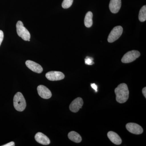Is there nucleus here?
<instances>
[{
  "mask_svg": "<svg viewBox=\"0 0 146 146\" xmlns=\"http://www.w3.org/2000/svg\"><path fill=\"white\" fill-rule=\"evenodd\" d=\"M115 91L116 95V100L118 102L124 103L127 100L129 91L126 84L122 83L118 85L115 89Z\"/></svg>",
  "mask_w": 146,
  "mask_h": 146,
  "instance_id": "f257e3e1",
  "label": "nucleus"
},
{
  "mask_svg": "<svg viewBox=\"0 0 146 146\" xmlns=\"http://www.w3.org/2000/svg\"><path fill=\"white\" fill-rule=\"evenodd\" d=\"M26 105V102L22 93H16L13 98V106L16 110L22 112L25 109Z\"/></svg>",
  "mask_w": 146,
  "mask_h": 146,
  "instance_id": "f03ea898",
  "label": "nucleus"
},
{
  "mask_svg": "<svg viewBox=\"0 0 146 146\" xmlns=\"http://www.w3.org/2000/svg\"><path fill=\"white\" fill-rule=\"evenodd\" d=\"M16 31L18 36L25 41L29 42L31 35L29 32L25 27L21 21H18L16 24Z\"/></svg>",
  "mask_w": 146,
  "mask_h": 146,
  "instance_id": "7ed1b4c3",
  "label": "nucleus"
},
{
  "mask_svg": "<svg viewBox=\"0 0 146 146\" xmlns=\"http://www.w3.org/2000/svg\"><path fill=\"white\" fill-rule=\"evenodd\" d=\"M123 29L122 27H115L111 31L108 38V41L109 43H112L117 40L122 34Z\"/></svg>",
  "mask_w": 146,
  "mask_h": 146,
  "instance_id": "20e7f679",
  "label": "nucleus"
},
{
  "mask_svg": "<svg viewBox=\"0 0 146 146\" xmlns=\"http://www.w3.org/2000/svg\"><path fill=\"white\" fill-rule=\"evenodd\" d=\"M141 55V54L138 51L133 50L128 52L123 56L121 59L123 63H129L134 61Z\"/></svg>",
  "mask_w": 146,
  "mask_h": 146,
  "instance_id": "39448f33",
  "label": "nucleus"
},
{
  "mask_svg": "<svg viewBox=\"0 0 146 146\" xmlns=\"http://www.w3.org/2000/svg\"><path fill=\"white\" fill-rule=\"evenodd\" d=\"M46 77L48 80L50 81H58L64 79L65 75L61 72L51 71L46 74Z\"/></svg>",
  "mask_w": 146,
  "mask_h": 146,
  "instance_id": "423d86ee",
  "label": "nucleus"
},
{
  "mask_svg": "<svg viewBox=\"0 0 146 146\" xmlns=\"http://www.w3.org/2000/svg\"><path fill=\"white\" fill-rule=\"evenodd\" d=\"M126 127L129 132L133 134H141L143 131L141 126L135 123H128L126 125Z\"/></svg>",
  "mask_w": 146,
  "mask_h": 146,
  "instance_id": "0eeeda50",
  "label": "nucleus"
},
{
  "mask_svg": "<svg viewBox=\"0 0 146 146\" xmlns=\"http://www.w3.org/2000/svg\"><path fill=\"white\" fill-rule=\"evenodd\" d=\"M37 90L38 94L42 98L48 99L52 96V93L44 85H39L37 87Z\"/></svg>",
  "mask_w": 146,
  "mask_h": 146,
  "instance_id": "6e6552de",
  "label": "nucleus"
},
{
  "mask_svg": "<svg viewBox=\"0 0 146 146\" xmlns=\"http://www.w3.org/2000/svg\"><path fill=\"white\" fill-rule=\"evenodd\" d=\"M83 101L81 98H78L73 100L70 106V109L72 112H77L82 107Z\"/></svg>",
  "mask_w": 146,
  "mask_h": 146,
  "instance_id": "1a4fd4ad",
  "label": "nucleus"
},
{
  "mask_svg": "<svg viewBox=\"0 0 146 146\" xmlns=\"http://www.w3.org/2000/svg\"><path fill=\"white\" fill-rule=\"evenodd\" d=\"M26 65L29 69L35 73L40 74L43 70L41 65L32 60H27L26 62Z\"/></svg>",
  "mask_w": 146,
  "mask_h": 146,
  "instance_id": "9d476101",
  "label": "nucleus"
},
{
  "mask_svg": "<svg viewBox=\"0 0 146 146\" xmlns=\"http://www.w3.org/2000/svg\"><path fill=\"white\" fill-rule=\"evenodd\" d=\"M121 6V0H110L109 4V9L113 13H118Z\"/></svg>",
  "mask_w": 146,
  "mask_h": 146,
  "instance_id": "9b49d317",
  "label": "nucleus"
},
{
  "mask_svg": "<svg viewBox=\"0 0 146 146\" xmlns=\"http://www.w3.org/2000/svg\"><path fill=\"white\" fill-rule=\"evenodd\" d=\"M35 138L37 143L43 145H49L50 143V139L44 134L41 132L36 133Z\"/></svg>",
  "mask_w": 146,
  "mask_h": 146,
  "instance_id": "f8f14e48",
  "label": "nucleus"
},
{
  "mask_svg": "<svg viewBox=\"0 0 146 146\" xmlns=\"http://www.w3.org/2000/svg\"><path fill=\"white\" fill-rule=\"evenodd\" d=\"M108 137L113 143L117 145H121L122 140L119 135L114 131H110L108 133Z\"/></svg>",
  "mask_w": 146,
  "mask_h": 146,
  "instance_id": "ddd939ff",
  "label": "nucleus"
},
{
  "mask_svg": "<svg viewBox=\"0 0 146 146\" xmlns=\"http://www.w3.org/2000/svg\"><path fill=\"white\" fill-rule=\"evenodd\" d=\"M68 138L71 140L76 143H80L82 141V137L76 131H72L68 133Z\"/></svg>",
  "mask_w": 146,
  "mask_h": 146,
  "instance_id": "4468645a",
  "label": "nucleus"
},
{
  "mask_svg": "<svg viewBox=\"0 0 146 146\" xmlns=\"http://www.w3.org/2000/svg\"><path fill=\"white\" fill-rule=\"evenodd\" d=\"M93 13L89 11L86 13L84 18V25L87 28L91 27L93 25Z\"/></svg>",
  "mask_w": 146,
  "mask_h": 146,
  "instance_id": "2eb2a0df",
  "label": "nucleus"
},
{
  "mask_svg": "<svg viewBox=\"0 0 146 146\" xmlns=\"http://www.w3.org/2000/svg\"><path fill=\"white\" fill-rule=\"evenodd\" d=\"M139 21L141 22H145L146 20V6L144 5L141 8L138 16Z\"/></svg>",
  "mask_w": 146,
  "mask_h": 146,
  "instance_id": "dca6fc26",
  "label": "nucleus"
},
{
  "mask_svg": "<svg viewBox=\"0 0 146 146\" xmlns=\"http://www.w3.org/2000/svg\"><path fill=\"white\" fill-rule=\"evenodd\" d=\"M74 0H63L62 4V7L64 9H68L70 7L73 3Z\"/></svg>",
  "mask_w": 146,
  "mask_h": 146,
  "instance_id": "f3484780",
  "label": "nucleus"
},
{
  "mask_svg": "<svg viewBox=\"0 0 146 146\" xmlns=\"http://www.w3.org/2000/svg\"><path fill=\"white\" fill-rule=\"evenodd\" d=\"M94 58L92 57L87 56L85 59V63L86 65H91L94 64V62L93 61Z\"/></svg>",
  "mask_w": 146,
  "mask_h": 146,
  "instance_id": "a211bd4d",
  "label": "nucleus"
},
{
  "mask_svg": "<svg viewBox=\"0 0 146 146\" xmlns=\"http://www.w3.org/2000/svg\"><path fill=\"white\" fill-rule=\"evenodd\" d=\"M4 38L3 32L1 30H0V46Z\"/></svg>",
  "mask_w": 146,
  "mask_h": 146,
  "instance_id": "6ab92c4d",
  "label": "nucleus"
},
{
  "mask_svg": "<svg viewBox=\"0 0 146 146\" xmlns=\"http://www.w3.org/2000/svg\"><path fill=\"white\" fill-rule=\"evenodd\" d=\"M91 85L92 88L94 89L96 92L98 91V86H97L96 84H95V83H92L91 84Z\"/></svg>",
  "mask_w": 146,
  "mask_h": 146,
  "instance_id": "aec40b11",
  "label": "nucleus"
},
{
  "mask_svg": "<svg viewBox=\"0 0 146 146\" xmlns=\"http://www.w3.org/2000/svg\"><path fill=\"white\" fill-rule=\"evenodd\" d=\"M15 146V143L14 142H11L10 143L3 145L2 146Z\"/></svg>",
  "mask_w": 146,
  "mask_h": 146,
  "instance_id": "412c9836",
  "label": "nucleus"
},
{
  "mask_svg": "<svg viewBox=\"0 0 146 146\" xmlns=\"http://www.w3.org/2000/svg\"><path fill=\"white\" fill-rule=\"evenodd\" d=\"M142 92H143V94L144 96L145 97V98H146V87H145L143 89V90H142Z\"/></svg>",
  "mask_w": 146,
  "mask_h": 146,
  "instance_id": "4be33fe9",
  "label": "nucleus"
}]
</instances>
